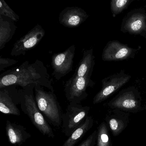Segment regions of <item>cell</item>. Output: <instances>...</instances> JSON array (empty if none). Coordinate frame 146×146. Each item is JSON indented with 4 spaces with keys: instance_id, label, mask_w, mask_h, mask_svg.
Returning a JSON list of instances; mask_svg holds the SVG:
<instances>
[{
    "instance_id": "obj_1",
    "label": "cell",
    "mask_w": 146,
    "mask_h": 146,
    "mask_svg": "<svg viewBox=\"0 0 146 146\" xmlns=\"http://www.w3.org/2000/svg\"><path fill=\"white\" fill-rule=\"evenodd\" d=\"M52 82L47 70L39 60L31 64L29 61H25L0 76V89L11 86H19L23 88L35 85L45 87L54 92Z\"/></svg>"
},
{
    "instance_id": "obj_2",
    "label": "cell",
    "mask_w": 146,
    "mask_h": 146,
    "mask_svg": "<svg viewBox=\"0 0 146 146\" xmlns=\"http://www.w3.org/2000/svg\"><path fill=\"white\" fill-rule=\"evenodd\" d=\"M35 86V85H30L20 90L21 110L43 135L54 138L55 135L53 130L39 110L36 102L34 91Z\"/></svg>"
},
{
    "instance_id": "obj_3",
    "label": "cell",
    "mask_w": 146,
    "mask_h": 146,
    "mask_svg": "<svg viewBox=\"0 0 146 146\" xmlns=\"http://www.w3.org/2000/svg\"><path fill=\"white\" fill-rule=\"evenodd\" d=\"M35 91L36 102L46 120L57 128L62 126L63 113L54 92L46 91L39 85H35Z\"/></svg>"
},
{
    "instance_id": "obj_4",
    "label": "cell",
    "mask_w": 146,
    "mask_h": 146,
    "mask_svg": "<svg viewBox=\"0 0 146 146\" xmlns=\"http://www.w3.org/2000/svg\"><path fill=\"white\" fill-rule=\"evenodd\" d=\"M104 105L109 109H119L129 113H135L146 109V105L143 104L141 93L135 86L120 90Z\"/></svg>"
},
{
    "instance_id": "obj_5",
    "label": "cell",
    "mask_w": 146,
    "mask_h": 146,
    "mask_svg": "<svg viewBox=\"0 0 146 146\" xmlns=\"http://www.w3.org/2000/svg\"><path fill=\"white\" fill-rule=\"evenodd\" d=\"M90 110V106L70 103L67 106L66 112L62 114V132L66 137H70L84 123L88 116Z\"/></svg>"
},
{
    "instance_id": "obj_6",
    "label": "cell",
    "mask_w": 146,
    "mask_h": 146,
    "mask_svg": "<svg viewBox=\"0 0 146 146\" xmlns=\"http://www.w3.org/2000/svg\"><path fill=\"white\" fill-rule=\"evenodd\" d=\"M95 82L90 77H79L72 76L66 82L64 91L66 98L70 103L80 104L88 96L87 92L88 88H93Z\"/></svg>"
},
{
    "instance_id": "obj_7",
    "label": "cell",
    "mask_w": 146,
    "mask_h": 146,
    "mask_svg": "<svg viewBox=\"0 0 146 146\" xmlns=\"http://www.w3.org/2000/svg\"><path fill=\"white\" fill-rule=\"evenodd\" d=\"M131 78V75L122 70L103 78L102 80L101 89L94 97L93 104L96 105L106 100L127 84Z\"/></svg>"
},
{
    "instance_id": "obj_8",
    "label": "cell",
    "mask_w": 146,
    "mask_h": 146,
    "mask_svg": "<svg viewBox=\"0 0 146 146\" xmlns=\"http://www.w3.org/2000/svg\"><path fill=\"white\" fill-rule=\"evenodd\" d=\"M120 31L146 39V10L141 7L128 13L122 20Z\"/></svg>"
},
{
    "instance_id": "obj_9",
    "label": "cell",
    "mask_w": 146,
    "mask_h": 146,
    "mask_svg": "<svg viewBox=\"0 0 146 146\" xmlns=\"http://www.w3.org/2000/svg\"><path fill=\"white\" fill-rule=\"evenodd\" d=\"M141 49L131 48L117 40H111L107 43L102 52V58L104 61H118L133 59Z\"/></svg>"
},
{
    "instance_id": "obj_10",
    "label": "cell",
    "mask_w": 146,
    "mask_h": 146,
    "mask_svg": "<svg viewBox=\"0 0 146 146\" xmlns=\"http://www.w3.org/2000/svg\"><path fill=\"white\" fill-rule=\"evenodd\" d=\"M75 52L76 47L72 45L64 52L52 55V66L53 72L52 75L56 80H60L72 70Z\"/></svg>"
},
{
    "instance_id": "obj_11",
    "label": "cell",
    "mask_w": 146,
    "mask_h": 146,
    "mask_svg": "<svg viewBox=\"0 0 146 146\" xmlns=\"http://www.w3.org/2000/svg\"><path fill=\"white\" fill-rule=\"evenodd\" d=\"M46 32L40 25L37 24L27 34L14 43L11 55H25L26 52L36 46L45 35Z\"/></svg>"
},
{
    "instance_id": "obj_12",
    "label": "cell",
    "mask_w": 146,
    "mask_h": 146,
    "mask_svg": "<svg viewBox=\"0 0 146 146\" xmlns=\"http://www.w3.org/2000/svg\"><path fill=\"white\" fill-rule=\"evenodd\" d=\"M16 86L0 89V111L4 114L20 116L21 112L18 106L20 104V90Z\"/></svg>"
},
{
    "instance_id": "obj_13",
    "label": "cell",
    "mask_w": 146,
    "mask_h": 146,
    "mask_svg": "<svg viewBox=\"0 0 146 146\" xmlns=\"http://www.w3.org/2000/svg\"><path fill=\"white\" fill-rule=\"evenodd\" d=\"M130 113L117 109H109L105 116V122L114 137L119 135L128 126Z\"/></svg>"
},
{
    "instance_id": "obj_14",
    "label": "cell",
    "mask_w": 146,
    "mask_h": 146,
    "mask_svg": "<svg viewBox=\"0 0 146 146\" xmlns=\"http://www.w3.org/2000/svg\"><path fill=\"white\" fill-rule=\"evenodd\" d=\"M89 17L83 9L78 7H69L65 8L60 13L59 22L61 25L69 28L80 26Z\"/></svg>"
},
{
    "instance_id": "obj_15",
    "label": "cell",
    "mask_w": 146,
    "mask_h": 146,
    "mask_svg": "<svg viewBox=\"0 0 146 146\" xmlns=\"http://www.w3.org/2000/svg\"><path fill=\"white\" fill-rule=\"evenodd\" d=\"M5 130L9 142L13 145L21 146L31 136L24 126L9 120L6 122Z\"/></svg>"
},
{
    "instance_id": "obj_16",
    "label": "cell",
    "mask_w": 146,
    "mask_h": 146,
    "mask_svg": "<svg viewBox=\"0 0 146 146\" xmlns=\"http://www.w3.org/2000/svg\"><path fill=\"white\" fill-rule=\"evenodd\" d=\"M93 53V48L84 51L82 58L73 76L79 77H91L95 64Z\"/></svg>"
},
{
    "instance_id": "obj_17",
    "label": "cell",
    "mask_w": 146,
    "mask_h": 146,
    "mask_svg": "<svg viewBox=\"0 0 146 146\" xmlns=\"http://www.w3.org/2000/svg\"><path fill=\"white\" fill-rule=\"evenodd\" d=\"M7 18L0 15V50L11 40L17 29L13 21Z\"/></svg>"
},
{
    "instance_id": "obj_18",
    "label": "cell",
    "mask_w": 146,
    "mask_h": 146,
    "mask_svg": "<svg viewBox=\"0 0 146 146\" xmlns=\"http://www.w3.org/2000/svg\"><path fill=\"white\" fill-rule=\"evenodd\" d=\"M94 119L92 116H88L84 123L71 134L62 146H75L86 133L92 128Z\"/></svg>"
},
{
    "instance_id": "obj_19",
    "label": "cell",
    "mask_w": 146,
    "mask_h": 146,
    "mask_svg": "<svg viewBox=\"0 0 146 146\" xmlns=\"http://www.w3.org/2000/svg\"><path fill=\"white\" fill-rule=\"evenodd\" d=\"M96 146H112L109 129L105 122H102L97 128Z\"/></svg>"
},
{
    "instance_id": "obj_20",
    "label": "cell",
    "mask_w": 146,
    "mask_h": 146,
    "mask_svg": "<svg viewBox=\"0 0 146 146\" xmlns=\"http://www.w3.org/2000/svg\"><path fill=\"white\" fill-rule=\"evenodd\" d=\"M135 0H111L110 8L113 17L114 18L127 9Z\"/></svg>"
},
{
    "instance_id": "obj_21",
    "label": "cell",
    "mask_w": 146,
    "mask_h": 146,
    "mask_svg": "<svg viewBox=\"0 0 146 146\" xmlns=\"http://www.w3.org/2000/svg\"><path fill=\"white\" fill-rule=\"evenodd\" d=\"M0 15L8 18L13 22H18L19 19V16L9 6L5 0L0 1Z\"/></svg>"
},
{
    "instance_id": "obj_22",
    "label": "cell",
    "mask_w": 146,
    "mask_h": 146,
    "mask_svg": "<svg viewBox=\"0 0 146 146\" xmlns=\"http://www.w3.org/2000/svg\"><path fill=\"white\" fill-rule=\"evenodd\" d=\"M97 131H94L87 138L83 141L78 146H95L96 144Z\"/></svg>"
},
{
    "instance_id": "obj_23",
    "label": "cell",
    "mask_w": 146,
    "mask_h": 146,
    "mask_svg": "<svg viewBox=\"0 0 146 146\" xmlns=\"http://www.w3.org/2000/svg\"><path fill=\"white\" fill-rule=\"evenodd\" d=\"M18 63L17 60L8 58L0 57V72L2 71L5 68L12 66Z\"/></svg>"
},
{
    "instance_id": "obj_24",
    "label": "cell",
    "mask_w": 146,
    "mask_h": 146,
    "mask_svg": "<svg viewBox=\"0 0 146 146\" xmlns=\"http://www.w3.org/2000/svg\"><path fill=\"white\" fill-rule=\"evenodd\" d=\"M145 105H146V101L145 102Z\"/></svg>"
}]
</instances>
